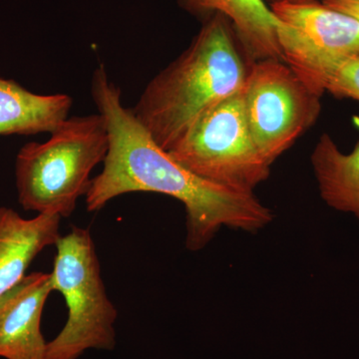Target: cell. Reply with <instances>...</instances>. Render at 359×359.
<instances>
[{"mask_svg": "<svg viewBox=\"0 0 359 359\" xmlns=\"http://www.w3.org/2000/svg\"><path fill=\"white\" fill-rule=\"evenodd\" d=\"M269 6L276 4H306V2H323L325 0H266Z\"/></svg>", "mask_w": 359, "mask_h": 359, "instance_id": "cell-15", "label": "cell"}, {"mask_svg": "<svg viewBox=\"0 0 359 359\" xmlns=\"http://www.w3.org/2000/svg\"><path fill=\"white\" fill-rule=\"evenodd\" d=\"M168 153L196 176L243 192L254 193L271 173L252 140L243 90L205 113Z\"/></svg>", "mask_w": 359, "mask_h": 359, "instance_id": "cell-5", "label": "cell"}, {"mask_svg": "<svg viewBox=\"0 0 359 359\" xmlns=\"http://www.w3.org/2000/svg\"><path fill=\"white\" fill-rule=\"evenodd\" d=\"M60 221L54 214L25 219L11 208L0 207V297L25 278L45 248L56 245Z\"/></svg>", "mask_w": 359, "mask_h": 359, "instance_id": "cell-9", "label": "cell"}, {"mask_svg": "<svg viewBox=\"0 0 359 359\" xmlns=\"http://www.w3.org/2000/svg\"><path fill=\"white\" fill-rule=\"evenodd\" d=\"M52 292L51 273L35 271L0 297V358L45 359L41 318Z\"/></svg>", "mask_w": 359, "mask_h": 359, "instance_id": "cell-7", "label": "cell"}, {"mask_svg": "<svg viewBox=\"0 0 359 359\" xmlns=\"http://www.w3.org/2000/svg\"><path fill=\"white\" fill-rule=\"evenodd\" d=\"M321 199L359 219V140L344 153L328 134L318 139L311 157Z\"/></svg>", "mask_w": 359, "mask_h": 359, "instance_id": "cell-13", "label": "cell"}, {"mask_svg": "<svg viewBox=\"0 0 359 359\" xmlns=\"http://www.w3.org/2000/svg\"><path fill=\"white\" fill-rule=\"evenodd\" d=\"M323 4L339 13L348 14L359 21V0H325Z\"/></svg>", "mask_w": 359, "mask_h": 359, "instance_id": "cell-14", "label": "cell"}, {"mask_svg": "<svg viewBox=\"0 0 359 359\" xmlns=\"http://www.w3.org/2000/svg\"><path fill=\"white\" fill-rule=\"evenodd\" d=\"M91 94L104 118L109 148L102 172L92 178L85 203L89 212L111 200L137 192L163 194L180 201L187 214V248L203 249L222 228L255 233L273 221V212L255 193L216 185L196 176L163 150L132 109L105 66L96 68Z\"/></svg>", "mask_w": 359, "mask_h": 359, "instance_id": "cell-1", "label": "cell"}, {"mask_svg": "<svg viewBox=\"0 0 359 359\" xmlns=\"http://www.w3.org/2000/svg\"><path fill=\"white\" fill-rule=\"evenodd\" d=\"M109 136L102 116H72L48 140L30 142L15 162L18 202L25 211L68 218L88 192L94 168L104 162Z\"/></svg>", "mask_w": 359, "mask_h": 359, "instance_id": "cell-3", "label": "cell"}, {"mask_svg": "<svg viewBox=\"0 0 359 359\" xmlns=\"http://www.w3.org/2000/svg\"><path fill=\"white\" fill-rule=\"evenodd\" d=\"M243 95L252 140L271 166L316 124L321 112L323 95L287 62L276 59L250 65Z\"/></svg>", "mask_w": 359, "mask_h": 359, "instance_id": "cell-6", "label": "cell"}, {"mask_svg": "<svg viewBox=\"0 0 359 359\" xmlns=\"http://www.w3.org/2000/svg\"><path fill=\"white\" fill-rule=\"evenodd\" d=\"M250 65L231 21L212 14L190 46L149 82L132 111L168 152L205 113L244 88Z\"/></svg>", "mask_w": 359, "mask_h": 359, "instance_id": "cell-2", "label": "cell"}, {"mask_svg": "<svg viewBox=\"0 0 359 359\" xmlns=\"http://www.w3.org/2000/svg\"><path fill=\"white\" fill-rule=\"evenodd\" d=\"M285 61L320 95L359 101V55H339L314 48L287 25L278 28Z\"/></svg>", "mask_w": 359, "mask_h": 359, "instance_id": "cell-10", "label": "cell"}, {"mask_svg": "<svg viewBox=\"0 0 359 359\" xmlns=\"http://www.w3.org/2000/svg\"><path fill=\"white\" fill-rule=\"evenodd\" d=\"M276 18L306 43L327 53L359 55V21L323 2L269 6Z\"/></svg>", "mask_w": 359, "mask_h": 359, "instance_id": "cell-11", "label": "cell"}, {"mask_svg": "<svg viewBox=\"0 0 359 359\" xmlns=\"http://www.w3.org/2000/svg\"><path fill=\"white\" fill-rule=\"evenodd\" d=\"M179 4L204 20L214 13L226 16L250 63L266 59L285 61L278 34L280 21L264 0H179Z\"/></svg>", "mask_w": 359, "mask_h": 359, "instance_id": "cell-8", "label": "cell"}, {"mask_svg": "<svg viewBox=\"0 0 359 359\" xmlns=\"http://www.w3.org/2000/svg\"><path fill=\"white\" fill-rule=\"evenodd\" d=\"M67 94L41 95L0 77V135L50 134L69 117Z\"/></svg>", "mask_w": 359, "mask_h": 359, "instance_id": "cell-12", "label": "cell"}, {"mask_svg": "<svg viewBox=\"0 0 359 359\" xmlns=\"http://www.w3.org/2000/svg\"><path fill=\"white\" fill-rule=\"evenodd\" d=\"M52 280L68 309L65 327L47 342L45 359H79L90 349L116 346L118 313L106 292L89 230L72 226L58 238Z\"/></svg>", "mask_w": 359, "mask_h": 359, "instance_id": "cell-4", "label": "cell"}]
</instances>
